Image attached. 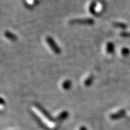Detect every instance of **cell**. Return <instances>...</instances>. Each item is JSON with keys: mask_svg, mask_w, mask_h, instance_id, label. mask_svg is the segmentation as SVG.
Here are the masks:
<instances>
[{"mask_svg": "<svg viewBox=\"0 0 130 130\" xmlns=\"http://www.w3.org/2000/svg\"><path fill=\"white\" fill-rule=\"evenodd\" d=\"M94 21L91 18L75 19L69 21L70 25H93Z\"/></svg>", "mask_w": 130, "mask_h": 130, "instance_id": "1", "label": "cell"}, {"mask_svg": "<svg viewBox=\"0 0 130 130\" xmlns=\"http://www.w3.org/2000/svg\"><path fill=\"white\" fill-rule=\"evenodd\" d=\"M46 42L48 43V44L49 45V46L51 48V49L52 50V51L54 52H55L56 54H59L61 52V50L58 46V45L56 44V43L55 42L54 39L50 36H48L46 38Z\"/></svg>", "mask_w": 130, "mask_h": 130, "instance_id": "2", "label": "cell"}, {"mask_svg": "<svg viewBox=\"0 0 130 130\" xmlns=\"http://www.w3.org/2000/svg\"><path fill=\"white\" fill-rule=\"evenodd\" d=\"M104 8H105V6H104V4L103 2H102L101 1H99V2H96L94 14L96 15H100L104 11Z\"/></svg>", "mask_w": 130, "mask_h": 130, "instance_id": "3", "label": "cell"}, {"mask_svg": "<svg viewBox=\"0 0 130 130\" xmlns=\"http://www.w3.org/2000/svg\"><path fill=\"white\" fill-rule=\"evenodd\" d=\"M125 114V110H120L110 114V118L112 120H118V119L122 118Z\"/></svg>", "mask_w": 130, "mask_h": 130, "instance_id": "4", "label": "cell"}, {"mask_svg": "<svg viewBox=\"0 0 130 130\" xmlns=\"http://www.w3.org/2000/svg\"><path fill=\"white\" fill-rule=\"evenodd\" d=\"M4 35L7 39H9L12 42H15L17 40V37L16 35L9 31H5L4 32Z\"/></svg>", "mask_w": 130, "mask_h": 130, "instance_id": "5", "label": "cell"}, {"mask_svg": "<svg viewBox=\"0 0 130 130\" xmlns=\"http://www.w3.org/2000/svg\"><path fill=\"white\" fill-rule=\"evenodd\" d=\"M106 50L107 54H111L114 52V46L112 42H108L106 44Z\"/></svg>", "mask_w": 130, "mask_h": 130, "instance_id": "6", "label": "cell"}, {"mask_svg": "<svg viewBox=\"0 0 130 130\" xmlns=\"http://www.w3.org/2000/svg\"><path fill=\"white\" fill-rule=\"evenodd\" d=\"M68 115H69V114H68V112H66V111H63V112H61L60 114H59V115L57 116V118H56V120H65V119H66L68 117Z\"/></svg>", "mask_w": 130, "mask_h": 130, "instance_id": "7", "label": "cell"}, {"mask_svg": "<svg viewBox=\"0 0 130 130\" xmlns=\"http://www.w3.org/2000/svg\"><path fill=\"white\" fill-rule=\"evenodd\" d=\"M62 88L65 90H69V89H71V87L72 86V83L69 80H66L64 82L62 83Z\"/></svg>", "mask_w": 130, "mask_h": 130, "instance_id": "8", "label": "cell"}, {"mask_svg": "<svg viewBox=\"0 0 130 130\" xmlns=\"http://www.w3.org/2000/svg\"><path fill=\"white\" fill-rule=\"evenodd\" d=\"M93 79H94V77H93V75L89 76V77H88L85 80L84 85L85 86H87V87L90 86L91 84H92V81H93Z\"/></svg>", "mask_w": 130, "mask_h": 130, "instance_id": "9", "label": "cell"}, {"mask_svg": "<svg viewBox=\"0 0 130 130\" xmlns=\"http://www.w3.org/2000/svg\"><path fill=\"white\" fill-rule=\"evenodd\" d=\"M38 2L37 0H26V4L30 7L35 6Z\"/></svg>", "mask_w": 130, "mask_h": 130, "instance_id": "10", "label": "cell"}, {"mask_svg": "<svg viewBox=\"0 0 130 130\" xmlns=\"http://www.w3.org/2000/svg\"><path fill=\"white\" fill-rule=\"evenodd\" d=\"M114 25L116 26V27L122 28V29H125V28L127 27V25H125V23H114Z\"/></svg>", "mask_w": 130, "mask_h": 130, "instance_id": "11", "label": "cell"}, {"mask_svg": "<svg viewBox=\"0 0 130 130\" xmlns=\"http://www.w3.org/2000/svg\"><path fill=\"white\" fill-rule=\"evenodd\" d=\"M95 4H96V2H91V4H90V5H89V12L91 13V14H94Z\"/></svg>", "mask_w": 130, "mask_h": 130, "instance_id": "12", "label": "cell"}, {"mask_svg": "<svg viewBox=\"0 0 130 130\" xmlns=\"http://www.w3.org/2000/svg\"><path fill=\"white\" fill-rule=\"evenodd\" d=\"M121 53H122V54L123 55V56H127V55H128L129 54L130 51L129 50L127 49V48H122V50H121Z\"/></svg>", "mask_w": 130, "mask_h": 130, "instance_id": "13", "label": "cell"}, {"mask_svg": "<svg viewBox=\"0 0 130 130\" xmlns=\"http://www.w3.org/2000/svg\"><path fill=\"white\" fill-rule=\"evenodd\" d=\"M121 36H124V37H128V36H130V33L124 32L121 33Z\"/></svg>", "mask_w": 130, "mask_h": 130, "instance_id": "14", "label": "cell"}, {"mask_svg": "<svg viewBox=\"0 0 130 130\" xmlns=\"http://www.w3.org/2000/svg\"><path fill=\"white\" fill-rule=\"evenodd\" d=\"M5 104V101L2 97H0V106H4Z\"/></svg>", "mask_w": 130, "mask_h": 130, "instance_id": "15", "label": "cell"}, {"mask_svg": "<svg viewBox=\"0 0 130 130\" xmlns=\"http://www.w3.org/2000/svg\"><path fill=\"white\" fill-rule=\"evenodd\" d=\"M79 130H87V128H86L85 126H81V127L79 128Z\"/></svg>", "mask_w": 130, "mask_h": 130, "instance_id": "16", "label": "cell"}]
</instances>
